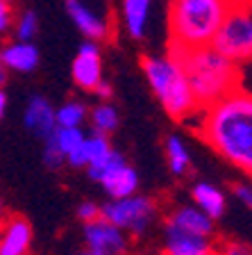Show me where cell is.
<instances>
[{
	"mask_svg": "<svg viewBox=\"0 0 252 255\" xmlns=\"http://www.w3.org/2000/svg\"><path fill=\"white\" fill-rule=\"evenodd\" d=\"M200 134L223 159L252 175V94L237 89L205 107Z\"/></svg>",
	"mask_w": 252,
	"mask_h": 255,
	"instance_id": "cell-1",
	"label": "cell"
},
{
	"mask_svg": "<svg viewBox=\"0 0 252 255\" xmlns=\"http://www.w3.org/2000/svg\"><path fill=\"white\" fill-rule=\"evenodd\" d=\"M166 55L177 59V64L182 66L200 110L214 105L223 96L239 89V82H241L239 64L218 53L214 46L184 48L168 41Z\"/></svg>",
	"mask_w": 252,
	"mask_h": 255,
	"instance_id": "cell-2",
	"label": "cell"
},
{
	"mask_svg": "<svg viewBox=\"0 0 252 255\" xmlns=\"http://www.w3.org/2000/svg\"><path fill=\"white\" fill-rule=\"evenodd\" d=\"M237 0H173L168 9L170 43L184 48L211 46Z\"/></svg>",
	"mask_w": 252,
	"mask_h": 255,
	"instance_id": "cell-3",
	"label": "cell"
},
{
	"mask_svg": "<svg viewBox=\"0 0 252 255\" xmlns=\"http://www.w3.org/2000/svg\"><path fill=\"white\" fill-rule=\"evenodd\" d=\"M143 75L148 78V85L157 96L159 105L166 110V114L175 121H184L191 114L200 112L193 91L189 87V80L184 75L177 59L170 55L157 57V55H141L139 57Z\"/></svg>",
	"mask_w": 252,
	"mask_h": 255,
	"instance_id": "cell-4",
	"label": "cell"
},
{
	"mask_svg": "<svg viewBox=\"0 0 252 255\" xmlns=\"http://www.w3.org/2000/svg\"><path fill=\"white\" fill-rule=\"evenodd\" d=\"M211 46L232 62H252V2H234Z\"/></svg>",
	"mask_w": 252,
	"mask_h": 255,
	"instance_id": "cell-5",
	"label": "cell"
},
{
	"mask_svg": "<svg viewBox=\"0 0 252 255\" xmlns=\"http://www.w3.org/2000/svg\"><path fill=\"white\" fill-rule=\"evenodd\" d=\"M100 217H105L121 230H130L132 235H143L157 217V205L153 198L132 194L125 198H111L107 205L100 207Z\"/></svg>",
	"mask_w": 252,
	"mask_h": 255,
	"instance_id": "cell-6",
	"label": "cell"
},
{
	"mask_svg": "<svg viewBox=\"0 0 252 255\" xmlns=\"http://www.w3.org/2000/svg\"><path fill=\"white\" fill-rule=\"evenodd\" d=\"M84 242L86 249L98 251L102 255H125L127 251V239L123 230L105 217L84 223Z\"/></svg>",
	"mask_w": 252,
	"mask_h": 255,
	"instance_id": "cell-7",
	"label": "cell"
},
{
	"mask_svg": "<svg viewBox=\"0 0 252 255\" xmlns=\"http://www.w3.org/2000/svg\"><path fill=\"white\" fill-rule=\"evenodd\" d=\"M71 75L75 87H80L82 91H93L98 87V82L102 80V57H100L98 41H84L78 48Z\"/></svg>",
	"mask_w": 252,
	"mask_h": 255,
	"instance_id": "cell-8",
	"label": "cell"
},
{
	"mask_svg": "<svg viewBox=\"0 0 252 255\" xmlns=\"http://www.w3.org/2000/svg\"><path fill=\"white\" fill-rule=\"evenodd\" d=\"M164 255H218V246L207 235L184 233L173 226H166Z\"/></svg>",
	"mask_w": 252,
	"mask_h": 255,
	"instance_id": "cell-9",
	"label": "cell"
},
{
	"mask_svg": "<svg viewBox=\"0 0 252 255\" xmlns=\"http://www.w3.org/2000/svg\"><path fill=\"white\" fill-rule=\"evenodd\" d=\"M32 246V226L25 217L14 214L0 226V255H27Z\"/></svg>",
	"mask_w": 252,
	"mask_h": 255,
	"instance_id": "cell-10",
	"label": "cell"
},
{
	"mask_svg": "<svg viewBox=\"0 0 252 255\" xmlns=\"http://www.w3.org/2000/svg\"><path fill=\"white\" fill-rule=\"evenodd\" d=\"M25 128L34 137H41V139H46L57 128L55 107L50 105V101H48L46 96L37 94L30 98V103L25 107Z\"/></svg>",
	"mask_w": 252,
	"mask_h": 255,
	"instance_id": "cell-11",
	"label": "cell"
},
{
	"mask_svg": "<svg viewBox=\"0 0 252 255\" xmlns=\"http://www.w3.org/2000/svg\"><path fill=\"white\" fill-rule=\"evenodd\" d=\"M64 5H66V11H69L71 21L75 23V27L89 41H102V39H107V23L95 11H91L82 0H64Z\"/></svg>",
	"mask_w": 252,
	"mask_h": 255,
	"instance_id": "cell-12",
	"label": "cell"
},
{
	"mask_svg": "<svg viewBox=\"0 0 252 255\" xmlns=\"http://www.w3.org/2000/svg\"><path fill=\"white\" fill-rule=\"evenodd\" d=\"M0 62L7 66V71L32 73L39 66V50L30 41H16L0 50Z\"/></svg>",
	"mask_w": 252,
	"mask_h": 255,
	"instance_id": "cell-13",
	"label": "cell"
},
{
	"mask_svg": "<svg viewBox=\"0 0 252 255\" xmlns=\"http://www.w3.org/2000/svg\"><path fill=\"white\" fill-rule=\"evenodd\" d=\"M166 226H173L177 230H184V233H193V235H207L211 237L214 235V219L207 217L198 205L191 207H177L170 217H168Z\"/></svg>",
	"mask_w": 252,
	"mask_h": 255,
	"instance_id": "cell-14",
	"label": "cell"
},
{
	"mask_svg": "<svg viewBox=\"0 0 252 255\" xmlns=\"http://www.w3.org/2000/svg\"><path fill=\"white\" fill-rule=\"evenodd\" d=\"M191 196H193L195 205L214 221H218L227 210V198L223 194V189H218L211 182H195L193 189H191Z\"/></svg>",
	"mask_w": 252,
	"mask_h": 255,
	"instance_id": "cell-15",
	"label": "cell"
},
{
	"mask_svg": "<svg viewBox=\"0 0 252 255\" xmlns=\"http://www.w3.org/2000/svg\"><path fill=\"white\" fill-rule=\"evenodd\" d=\"M150 9H153V0H123V23L134 41H141L146 37Z\"/></svg>",
	"mask_w": 252,
	"mask_h": 255,
	"instance_id": "cell-16",
	"label": "cell"
},
{
	"mask_svg": "<svg viewBox=\"0 0 252 255\" xmlns=\"http://www.w3.org/2000/svg\"><path fill=\"white\" fill-rule=\"evenodd\" d=\"M100 185L105 187V191L109 194L111 198H125V196L137 194V189H139V173L125 162V164H121L116 171H111V173L107 175Z\"/></svg>",
	"mask_w": 252,
	"mask_h": 255,
	"instance_id": "cell-17",
	"label": "cell"
},
{
	"mask_svg": "<svg viewBox=\"0 0 252 255\" xmlns=\"http://www.w3.org/2000/svg\"><path fill=\"white\" fill-rule=\"evenodd\" d=\"M166 159H168V166H170V173L173 175H186L191 169V155L186 143L177 137V134H170L166 139Z\"/></svg>",
	"mask_w": 252,
	"mask_h": 255,
	"instance_id": "cell-18",
	"label": "cell"
},
{
	"mask_svg": "<svg viewBox=\"0 0 252 255\" xmlns=\"http://www.w3.org/2000/svg\"><path fill=\"white\" fill-rule=\"evenodd\" d=\"M121 164H125V157H123L118 150H107L105 155H100L98 159H93V162H89V166H86V171H89V178L95 182H102L107 178V175L111 173V171H116Z\"/></svg>",
	"mask_w": 252,
	"mask_h": 255,
	"instance_id": "cell-19",
	"label": "cell"
},
{
	"mask_svg": "<svg viewBox=\"0 0 252 255\" xmlns=\"http://www.w3.org/2000/svg\"><path fill=\"white\" fill-rule=\"evenodd\" d=\"M89 110L78 101H69L64 103L59 110H55V121H57L59 128H80L86 119Z\"/></svg>",
	"mask_w": 252,
	"mask_h": 255,
	"instance_id": "cell-20",
	"label": "cell"
},
{
	"mask_svg": "<svg viewBox=\"0 0 252 255\" xmlns=\"http://www.w3.org/2000/svg\"><path fill=\"white\" fill-rule=\"evenodd\" d=\"M91 121H93L95 132H102V134L114 132L118 128V110L111 103H100L91 112Z\"/></svg>",
	"mask_w": 252,
	"mask_h": 255,
	"instance_id": "cell-21",
	"label": "cell"
},
{
	"mask_svg": "<svg viewBox=\"0 0 252 255\" xmlns=\"http://www.w3.org/2000/svg\"><path fill=\"white\" fill-rule=\"evenodd\" d=\"M55 134H57V146L64 153V157L69 153H73L80 143L84 141V132L80 128H55Z\"/></svg>",
	"mask_w": 252,
	"mask_h": 255,
	"instance_id": "cell-22",
	"label": "cell"
},
{
	"mask_svg": "<svg viewBox=\"0 0 252 255\" xmlns=\"http://www.w3.org/2000/svg\"><path fill=\"white\" fill-rule=\"evenodd\" d=\"M14 23H16V39H18V41H32V39L37 37L39 18L32 9L23 11V14L18 16V21H14Z\"/></svg>",
	"mask_w": 252,
	"mask_h": 255,
	"instance_id": "cell-23",
	"label": "cell"
},
{
	"mask_svg": "<svg viewBox=\"0 0 252 255\" xmlns=\"http://www.w3.org/2000/svg\"><path fill=\"white\" fill-rule=\"evenodd\" d=\"M43 141H46V148H43V164H46L48 169H59L66 157H64V153L57 146V134H55V130L48 134Z\"/></svg>",
	"mask_w": 252,
	"mask_h": 255,
	"instance_id": "cell-24",
	"label": "cell"
},
{
	"mask_svg": "<svg viewBox=\"0 0 252 255\" xmlns=\"http://www.w3.org/2000/svg\"><path fill=\"white\" fill-rule=\"evenodd\" d=\"M66 162H69L73 169H86L91 162V146H89V139L84 137V141L80 143L78 148L73 150V153L66 155Z\"/></svg>",
	"mask_w": 252,
	"mask_h": 255,
	"instance_id": "cell-25",
	"label": "cell"
},
{
	"mask_svg": "<svg viewBox=\"0 0 252 255\" xmlns=\"http://www.w3.org/2000/svg\"><path fill=\"white\" fill-rule=\"evenodd\" d=\"M14 25V9L9 0H0V34H7Z\"/></svg>",
	"mask_w": 252,
	"mask_h": 255,
	"instance_id": "cell-26",
	"label": "cell"
},
{
	"mask_svg": "<svg viewBox=\"0 0 252 255\" xmlns=\"http://www.w3.org/2000/svg\"><path fill=\"white\" fill-rule=\"evenodd\" d=\"M218 255H252V249L241 242H225L218 249Z\"/></svg>",
	"mask_w": 252,
	"mask_h": 255,
	"instance_id": "cell-27",
	"label": "cell"
},
{
	"mask_svg": "<svg viewBox=\"0 0 252 255\" xmlns=\"http://www.w3.org/2000/svg\"><path fill=\"white\" fill-rule=\"evenodd\" d=\"M232 191H234V196H237L239 201H241L243 205L248 207V210H252V185H246V182H237V185L232 187Z\"/></svg>",
	"mask_w": 252,
	"mask_h": 255,
	"instance_id": "cell-28",
	"label": "cell"
},
{
	"mask_svg": "<svg viewBox=\"0 0 252 255\" xmlns=\"http://www.w3.org/2000/svg\"><path fill=\"white\" fill-rule=\"evenodd\" d=\"M98 217H100V207L95 205V203L86 201V203H82V205L78 207V219L80 221L86 223V221H93V219H98Z\"/></svg>",
	"mask_w": 252,
	"mask_h": 255,
	"instance_id": "cell-29",
	"label": "cell"
},
{
	"mask_svg": "<svg viewBox=\"0 0 252 255\" xmlns=\"http://www.w3.org/2000/svg\"><path fill=\"white\" fill-rule=\"evenodd\" d=\"M93 94L98 96V98H102V101H109L111 98V94H114V89H111V85L109 82H105V80H100L98 82V87L93 89Z\"/></svg>",
	"mask_w": 252,
	"mask_h": 255,
	"instance_id": "cell-30",
	"label": "cell"
},
{
	"mask_svg": "<svg viewBox=\"0 0 252 255\" xmlns=\"http://www.w3.org/2000/svg\"><path fill=\"white\" fill-rule=\"evenodd\" d=\"M5 112H7V94L0 89V121H2V117H5Z\"/></svg>",
	"mask_w": 252,
	"mask_h": 255,
	"instance_id": "cell-31",
	"label": "cell"
},
{
	"mask_svg": "<svg viewBox=\"0 0 252 255\" xmlns=\"http://www.w3.org/2000/svg\"><path fill=\"white\" fill-rule=\"evenodd\" d=\"M5 82H7V66L0 62V89L5 87Z\"/></svg>",
	"mask_w": 252,
	"mask_h": 255,
	"instance_id": "cell-32",
	"label": "cell"
},
{
	"mask_svg": "<svg viewBox=\"0 0 252 255\" xmlns=\"http://www.w3.org/2000/svg\"><path fill=\"white\" fill-rule=\"evenodd\" d=\"M80 255H102V253H98V251H91V249H86V251H82Z\"/></svg>",
	"mask_w": 252,
	"mask_h": 255,
	"instance_id": "cell-33",
	"label": "cell"
},
{
	"mask_svg": "<svg viewBox=\"0 0 252 255\" xmlns=\"http://www.w3.org/2000/svg\"><path fill=\"white\" fill-rule=\"evenodd\" d=\"M5 219V205H2V198H0V221Z\"/></svg>",
	"mask_w": 252,
	"mask_h": 255,
	"instance_id": "cell-34",
	"label": "cell"
},
{
	"mask_svg": "<svg viewBox=\"0 0 252 255\" xmlns=\"http://www.w3.org/2000/svg\"><path fill=\"white\" fill-rule=\"evenodd\" d=\"M27 255H30V253H27Z\"/></svg>",
	"mask_w": 252,
	"mask_h": 255,
	"instance_id": "cell-35",
	"label": "cell"
}]
</instances>
